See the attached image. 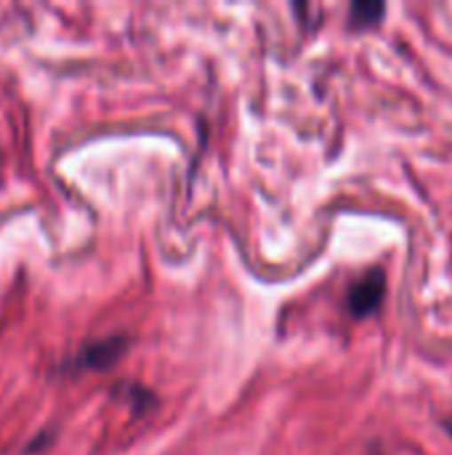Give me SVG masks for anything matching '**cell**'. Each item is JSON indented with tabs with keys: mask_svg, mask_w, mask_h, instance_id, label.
<instances>
[{
	"mask_svg": "<svg viewBox=\"0 0 452 455\" xmlns=\"http://www.w3.org/2000/svg\"><path fill=\"white\" fill-rule=\"evenodd\" d=\"M123 352H125V341H123V339L96 341V344H88V347L80 352L77 365H80V368H107V365H112Z\"/></svg>",
	"mask_w": 452,
	"mask_h": 455,
	"instance_id": "2",
	"label": "cell"
},
{
	"mask_svg": "<svg viewBox=\"0 0 452 455\" xmlns=\"http://www.w3.org/2000/svg\"><path fill=\"white\" fill-rule=\"evenodd\" d=\"M384 296H386V275L381 269H373L349 288V296H346L349 315L357 320L373 315L384 304Z\"/></svg>",
	"mask_w": 452,
	"mask_h": 455,
	"instance_id": "1",
	"label": "cell"
},
{
	"mask_svg": "<svg viewBox=\"0 0 452 455\" xmlns=\"http://www.w3.org/2000/svg\"><path fill=\"white\" fill-rule=\"evenodd\" d=\"M442 427H445V432H448V435L452 437V416H450V419H445V421H442Z\"/></svg>",
	"mask_w": 452,
	"mask_h": 455,
	"instance_id": "4",
	"label": "cell"
},
{
	"mask_svg": "<svg viewBox=\"0 0 452 455\" xmlns=\"http://www.w3.org/2000/svg\"><path fill=\"white\" fill-rule=\"evenodd\" d=\"M386 5L384 3H370V0H360L352 5V27L362 29V27H373L384 19Z\"/></svg>",
	"mask_w": 452,
	"mask_h": 455,
	"instance_id": "3",
	"label": "cell"
}]
</instances>
